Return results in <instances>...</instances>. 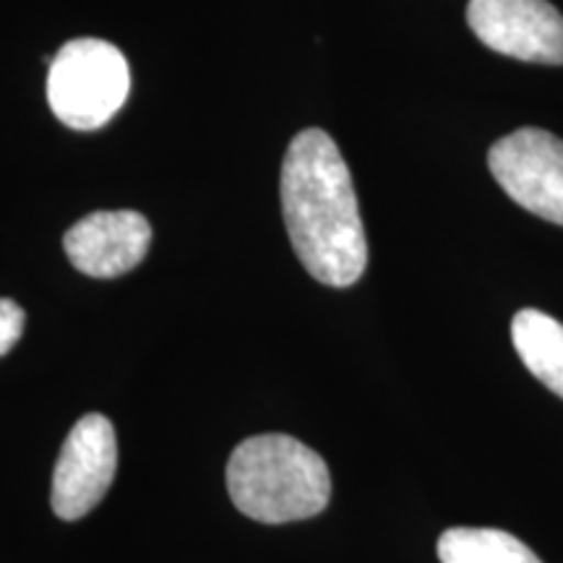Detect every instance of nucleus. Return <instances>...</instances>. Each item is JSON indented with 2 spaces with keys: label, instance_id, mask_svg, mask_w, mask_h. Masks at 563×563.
Here are the masks:
<instances>
[{
  "label": "nucleus",
  "instance_id": "obj_1",
  "mask_svg": "<svg viewBox=\"0 0 563 563\" xmlns=\"http://www.w3.org/2000/svg\"><path fill=\"white\" fill-rule=\"evenodd\" d=\"M282 217L300 264L329 287H350L368 266V241L340 146L321 129L290 141L279 175Z\"/></svg>",
  "mask_w": 563,
  "mask_h": 563
},
{
  "label": "nucleus",
  "instance_id": "obj_2",
  "mask_svg": "<svg viewBox=\"0 0 563 563\" xmlns=\"http://www.w3.org/2000/svg\"><path fill=\"white\" fill-rule=\"evenodd\" d=\"M235 509L264 525L311 519L332 498V475L311 446L285 433L251 435L228 462Z\"/></svg>",
  "mask_w": 563,
  "mask_h": 563
},
{
  "label": "nucleus",
  "instance_id": "obj_3",
  "mask_svg": "<svg viewBox=\"0 0 563 563\" xmlns=\"http://www.w3.org/2000/svg\"><path fill=\"white\" fill-rule=\"evenodd\" d=\"M129 91L131 70L125 55L104 40H70L51 60L47 102L68 129H102L129 100Z\"/></svg>",
  "mask_w": 563,
  "mask_h": 563
},
{
  "label": "nucleus",
  "instance_id": "obj_4",
  "mask_svg": "<svg viewBox=\"0 0 563 563\" xmlns=\"http://www.w3.org/2000/svg\"><path fill=\"white\" fill-rule=\"evenodd\" d=\"M498 186L519 207L563 224V141L543 129H519L488 152Z\"/></svg>",
  "mask_w": 563,
  "mask_h": 563
},
{
  "label": "nucleus",
  "instance_id": "obj_5",
  "mask_svg": "<svg viewBox=\"0 0 563 563\" xmlns=\"http://www.w3.org/2000/svg\"><path fill=\"white\" fill-rule=\"evenodd\" d=\"M118 470V439L112 422L89 412L70 428L53 470L51 506L63 522L87 517L110 490Z\"/></svg>",
  "mask_w": 563,
  "mask_h": 563
},
{
  "label": "nucleus",
  "instance_id": "obj_6",
  "mask_svg": "<svg viewBox=\"0 0 563 563\" xmlns=\"http://www.w3.org/2000/svg\"><path fill=\"white\" fill-rule=\"evenodd\" d=\"M467 24L490 51L563 66V16L548 0H470Z\"/></svg>",
  "mask_w": 563,
  "mask_h": 563
},
{
  "label": "nucleus",
  "instance_id": "obj_7",
  "mask_svg": "<svg viewBox=\"0 0 563 563\" xmlns=\"http://www.w3.org/2000/svg\"><path fill=\"white\" fill-rule=\"evenodd\" d=\"M152 245V224L131 209L95 211L66 232L63 249L81 274L115 279L144 262Z\"/></svg>",
  "mask_w": 563,
  "mask_h": 563
},
{
  "label": "nucleus",
  "instance_id": "obj_8",
  "mask_svg": "<svg viewBox=\"0 0 563 563\" xmlns=\"http://www.w3.org/2000/svg\"><path fill=\"white\" fill-rule=\"evenodd\" d=\"M511 342L527 371L563 399V323L538 308H525L511 321Z\"/></svg>",
  "mask_w": 563,
  "mask_h": 563
},
{
  "label": "nucleus",
  "instance_id": "obj_9",
  "mask_svg": "<svg viewBox=\"0 0 563 563\" xmlns=\"http://www.w3.org/2000/svg\"><path fill=\"white\" fill-rule=\"evenodd\" d=\"M441 563H543L522 540L493 527H452L439 538Z\"/></svg>",
  "mask_w": 563,
  "mask_h": 563
},
{
  "label": "nucleus",
  "instance_id": "obj_10",
  "mask_svg": "<svg viewBox=\"0 0 563 563\" xmlns=\"http://www.w3.org/2000/svg\"><path fill=\"white\" fill-rule=\"evenodd\" d=\"M26 313L16 300L0 298V357L9 355L24 334Z\"/></svg>",
  "mask_w": 563,
  "mask_h": 563
}]
</instances>
